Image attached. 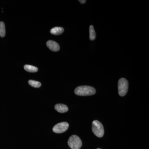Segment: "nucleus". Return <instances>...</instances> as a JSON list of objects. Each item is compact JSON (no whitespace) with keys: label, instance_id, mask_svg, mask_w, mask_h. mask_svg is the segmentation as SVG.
<instances>
[{"label":"nucleus","instance_id":"1","mask_svg":"<svg viewBox=\"0 0 149 149\" xmlns=\"http://www.w3.org/2000/svg\"><path fill=\"white\" fill-rule=\"evenodd\" d=\"M74 93L78 96H90L95 95L96 90L91 86H81L76 88L74 90Z\"/></svg>","mask_w":149,"mask_h":149},{"label":"nucleus","instance_id":"11","mask_svg":"<svg viewBox=\"0 0 149 149\" xmlns=\"http://www.w3.org/2000/svg\"><path fill=\"white\" fill-rule=\"evenodd\" d=\"M6 35V28L4 23L3 22H0V36L3 37Z\"/></svg>","mask_w":149,"mask_h":149},{"label":"nucleus","instance_id":"7","mask_svg":"<svg viewBox=\"0 0 149 149\" xmlns=\"http://www.w3.org/2000/svg\"><path fill=\"white\" fill-rule=\"evenodd\" d=\"M55 109L59 113H63L68 111V107L63 104H57L55 106Z\"/></svg>","mask_w":149,"mask_h":149},{"label":"nucleus","instance_id":"5","mask_svg":"<svg viewBox=\"0 0 149 149\" xmlns=\"http://www.w3.org/2000/svg\"><path fill=\"white\" fill-rule=\"evenodd\" d=\"M69 127V124L67 122L60 123L56 124L53 128V131L56 133H64L66 131Z\"/></svg>","mask_w":149,"mask_h":149},{"label":"nucleus","instance_id":"14","mask_svg":"<svg viewBox=\"0 0 149 149\" xmlns=\"http://www.w3.org/2000/svg\"><path fill=\"white\" fill-rule=\"evenodd\" d=\"M101 149L98 148V149Z\"/></svg>","mask_w":149,"mask_h":149},{"label":"nucleus","instance_id":"8","mask_svg":"<svg viewBox=\"0 0 149 149\" xmlns=\"http://www.w3.org/2000/svg\"><path fill=\"white\" fill-rule=\"evenodd\" d=\"M64 32V29L61 27H55L51 29L50 32L52 35H57L62 34Z\"/></svg>","mask_w":149,"mask_h":149},{"label":"nucleus","instance_id":"2","mask_svg":"<svg viewBox=\"0 0 149 149\" xmlns=\"http://www.w3.org/2000/svg\"><path fill=\"white\" fill-rule=\"evenodd\" d=\"M92 130L95 135L98 138H102L104 135L103 125L98 120H95L92 123Z\"/></svg>","mask_w":149,"mask_h":149},{"label":"nucleus","instance_id":"13","mask_svg":"<svg viewBox=\"0 0 149 149\" xmlns=\"http://www.w3.org/2000/svg\"><path fill=\"white\" fill-rule=\"evenodd\" d=\"M79 1L80 3H81L82 4L85 3L86 2V0H79V1Z\"/></svg>","mask_w":149,"mask_h":149},{"label":"nucleus","instance_id":"12","mask_svg":"<svg viewBox=\"0 0 149 149\" xmlns=\"http://www.w3.org/2000/svg\"><path fill=\"white\" fill-rule=\"evenodd\" d=\"M28 83L30 86L35 88H39L41 86V83L40 82L35 80H29Z\"/></svg>","mask_w":149,"mask_h":149},{"label":"nucleus","instance_id":"4","mask_svg":"<svg viewBox=\"0 0 149 149\" xmlns=\"http://www.w3.org/2000/svg\"><path fill=\"white\" fill-rule=\"evenodd\" d=\"M128 80L124 78L119 79L118 82V91L119 95L121 97L125 96L128 92Z\"/></svg>","mask_w":149,"mask_h":149},{"label":"nucleus","instance_id":"3","mask_svg":"<svg viewBox=\"0 0 149 149\" xmlns=\"http://www.w3.org/2000/svg\"><path fill=\"white\" fill-rule=\"evenodd\" d=\"M68 143L71 149H80L82 146L81 139L76 135L70 136L68 141Z\"/></svg>","mask_w":149,"mask_h":149},{"label":"nucleus","instance_id":"10","mask_svg":"<svg viewBox=\"0 0 149 149\" xmlns=\"http://www.w3.org/2000/svg\"><path fill=\"white\" fill-rule=\"evenodd\" d=\"M96 34L93 25H91L90 27V38L91 41L95 39Z\"/></svg>","mask_w":149,"mask_h":149},{"label":"nucleus","instance_id":"6","mask_svg":"<svg viewBox=\"0 0 149 149\" xmlns=\"http://www.w3.org/2000/svg\"><path fill=\"white\" fill-rule=\"evenodd\" d=\"M47 45L48 48L53 52H58L59 50L60 46L57 43L54 41L49 40L47 42Z\"/></svg>","mask_w":149,"mask_h":149},{"label":"nucleus","instance_id":"9","mask_svg":"<svg viewBox=\"0 0 149 149\" xmlns=\"http://www.w3.org/2000/svg\"><path fill=\"white\" fill-rule=\"evenodd\" d=\"M24 69L27 72H37L38 70V68L36 67L29 65H24Z\"/></svg>","mask_w":149,"mask_h":149}]
</instances>
